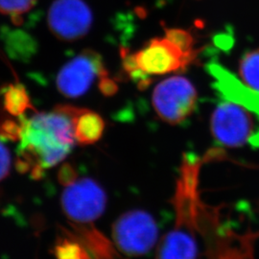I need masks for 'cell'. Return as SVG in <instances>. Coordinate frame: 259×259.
Instances as JSON below:
<instances>
[{
	"instance_id": "cell-2",
	"label": "cell",
	"mask_w": 259,
	"mask_h": 259,
	"mask_svg": "<svg viewBox=\"0 0 259 259\" xmlns=\"http://www.w3.org/2000/svg\"><path fill=\"white\" fill-rule=\"evenodd\" d=\"M204 158L183 157L172 199L175 219L172 229L158 243L157 259H197L199 253V177Z\"/></svg>"
},
{
	"instance_id": "cell-5",
	"label": "cell",
	"mask_w": 259,
	"mask_h": 259,
	"mask_svg": "<svg viewBox=\"0 0 259 259\" xmlns=\"http://www.w3.org/2000/svg\"><path fill=\"white\" fill-rule=\"evenodd\" d=\"M61 204L69 223L90 225L102 216L107 196L102 187L92 179L76 178L65 185Z\"/></svg>"
},
{
	"instance_id": "cell-7",
	"label": "cell",
	"mask_w": 259,
	"mask_h": 259,
	"mask_svg": "<svg viewBox=\"0 0 259 259\" xmlns=\"http://www.w3.org/2000/svg\"><path fill=\"white\" fill-rule=\"evenodd\" d=\"M211 133L215 140L224 146L234 148L245 145L256 134L251 111L226 99L213 111Z\"/></svg>"
},
{
	"instance_id": "cell-17",
	"label": "cell",
	"mask_w": 259,
	"mask_h": 259,
	"mask_svg": "<svg viewBox=\"0 0 259 259\" xmlns=\"http://www.w3.org/2000/svg\"><path fill=\"white\" fill-rule=\"evenodd\" d=\"M98 88H99V90L102 93L103 95L107 96V97L113 96L115 93L118 92L117 83H115L113 80L110 79L109 75L103 76L99 79Z\"/></svg>"
},
{
	"instance_id": "cell-13",
	"label": "cell",
	"mask_w": 259,
	"mask_h": 259,
	"mask_svg": "<svg viewBox=\"0 0 259 259\" xmlns=\"http://www.w3.org/2000/svg\"><path fill=\"white\" fill-rule=\"evenodd\" d=\"M240 82L259 98V48L245 53L239 62Z\"/></svg>"
},
{
	"instance_id": "cell-16",
	"label": "cell",
	"mask_w": 259,
	"mask_h": 259,
	"mask_svg": "<svg viewBox=\"0 0 259 259\" xmlns=\"http://www.w3.org/2000/svg\"><path fill=\"white\" fill-rule=\"evenodd\" d=\"M11 155L6 146L0 142V182L9 175Z\"/></svg>"
},
{
	"instance_id": "cell-11",
	"label": "cell",
	"mask_w": 259,
	"mask_h": 259,
	"mask_svg": "<svg viewBox=\"0 0 259 259\" xmlns=\"http://www.w3.org/2000/svg\"><path fill=\"white\" fill-rule=\"evenodd\" d=\"M105 121L95 111L77 108L74 114L75 138L81 145H91L102 138Z\"/></svg>"
},
{
	"instance_id": "cell-9",
	"label": "cell",
	"mask_w": 259,
	"mask_h": 259,
	"mask_svg": "<svg viewBox=\"0 0 259 259\" xmlns=\"http://www.w3.org/2000/svg\"><path fill=\"white\" fill-rule=\"evenodd\" d=\"M134 56L139 71L148 77L184 70L197 58L184 53L167 37L152 38Z\"/></svg>"
},
{
	"instance_id": "cell-4",
	"label": "cell",
	"mask_w": 259,
	"mask_h": 259,
	"mask_svg": "<svg viewBox=\"0 0 259 259\" xmlns=\"http://www.w3.org/2000/svg\"><path fill=\"white\" fill-rule=\"evenodd\" d=\"M55 247L57 259H123L112 240L97 230L94 224L69 223Z\"/></svg>"
},
{
	"instance_id": "cell-12",
	"label": "cell",
	"mask_w": 259,
	"mask_h": 259,
	"mask_svg": "<svg viewBox=\"0 0 259 259\" xmlns=\"http://www.w3.org/2000/svg\"><path fill=\"white\" fill-rule=\"evenodd\" d=\"M1 96L5 111L14 116H22L28 110H34L26 89L20 83H11L2 89Z\"/></svg>"
},
{
	"instance_id": "cell-3",
	"label": "cell",
	"mask_w": 259,
	"mask_h": 259,
	"mask_svg": "<svg viewBox=\"0 0 259 259\" xmlns=\"http://www.w3.org/2000/svg\"><path fill=\"white\" fill-rule=\"evenodd\" d=\"M158 228L155 219L146 211L123 213L111 227V240L125 257L147 254L157 243Z\"/></svg>"
},
{
	"instance_id": "cell-1",
	"label": "cell",
	"mask_w": 259,
	"mask_h": 259,
	"mask_svg": "<svg viewBox=\"0 0 259 259\" xmlns=\"http://www.w3.org/2000/svg\"><path fill=\"white\" fill-rule=\"evenodd\" d=\"M76 107L59 105L49 112L19 116V171L39 179L45 171L62 162L75 144Z\"/></svg>"
},
{
	"instance_id": "cell-6",
	"label": "cell",
	"mask_w": 259,
	"mask_h": 259,
	"mask_svg": "<svg viewBox=\"0 0 259 259\" xmlns=\"http://www.w3.org/2000/svg\"><path fill=\"white\" fill-rule=\"evenodd\" d=\"M197 97L196 89L188 79L174 76L163 80L155 88L152 103L161 120L177 125L193 113Z\"/></svg>"
},
{
	"instance_id": "cell-8",
	"label": "cell",
	"mask_w": 259,
	"mask_h": 259,
	"mask_svg": "<svg viewBox=\"0 0 259 259\" xmlns=\"http://www.w3.org/2000/svg\"><path fill=\"white\" fill-rule=\"evenodd\" d=\"M109 75L97 52L87 49L66 63L57 76L58 91L68 98L83 96L95 79Z\"/></svg>"
},
{
	"instance_id": "cell-15",
	"label": "cell",
	"mask_w": 259,
	"mask_h": 259,
	"mask_svg": "<svg viewBox=\"0 0 259 259\" xmlns=\"http://www.w3.org/2000/svg\"><path fill=\"white\" fill-rule=\"evenodd\" d=\"M37 0H0V13L10 16L16 23L19 18L32 9Z\"/></svg>"
},
{
	"instance_id": "cell-14",
	"label": "cell",
	"mask_w": 259,
	"mask_h": 259,
	"mask_svg": "<svg viewBox=\"0 0 259 259\" xmlns=\"http://www.w3.org/2000/svg\"><path fill=\"white\" fill-rule=\"evenodd\" d=\"M165 37L170 41L175 44L185 54L197 56V51L194 49V37L184 29L179 28H165Z\"/></svg>"
},
{
	"instance_id": "cell-10",
	"label": "cell",
	"mask_w": 259,
	"mask_h": 259,
	"mask_svg": "<svg viewBox=\"0 0 259 259\" xmlns=\"http://www.w3.org/2000/svg\"><path fill=\"white\" fill-rule=\"evenodd\" d=\"M47 21L50 31L59 39L75 41L91 30L93 13L83 0H55L48 12Z\"/></svg>"
}]
</instances>
